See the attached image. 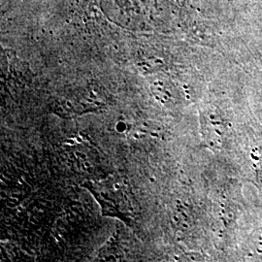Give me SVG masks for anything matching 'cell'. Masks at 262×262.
<instances>
[{
	"label": "cell",
	"instance_id": "6da1fadb",
	"mask_svg": "<svg viewBox=\"0 0 262 262\" xmlns=\"http://www.w3.org/2000/svg\"><path fill=\"white\" fill-rule=\"evenodd\" d=\"M91 189L101 203L106 214L119 215L123 219L130 216L133 208L128 199V191L121 182L97 185Z\"/></svg>",
	"mask_w": 262,
	"mask_h": 262
}]
</instances>
